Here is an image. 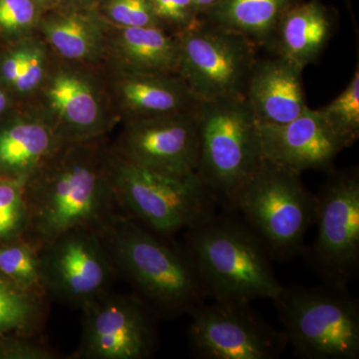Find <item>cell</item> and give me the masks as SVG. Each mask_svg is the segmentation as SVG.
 <instances>
[{
	"instance_id": "obj_1",
	"label": "cell",
	"mask_w": 359,
	"mask_h": 359,
	"mask_svg": "<svg viewBox=\"0 0 359 359\" xmlns=\"http://www.w3.org/2000/svg\"><path fill=\"white\" fill-rule=\"evenodd\" d=\"M103 138L65 143L25 184V238L41 250L65 231L101 230L122 212L109 174Z\"/></svg>"
},
{
	"instance_id": "obj_2",
	"label": "cell",
	"mask_w": 359,
	"mask_h": 359,
	"mask_svg": "<svg viewBox=\"0 0 359 359\" xmlns=\"http://www.w3.org/2000/svg\"><path fill=\"white\" fill-rule=\"evenodd\" d=\"M121 276L159 316L189 314L209 297L185 247L118 212L98 231Z\"/></svg>"
},
{
	"instance_id": "obj_3",
	"label": "cell",
	"mask_w": 359,
	"mask_h": 359,
	"mask_svg": "<svg viewBox=\"0 0 359 359\" xmlns=\"http://www.w3.org/2000/svg\"><path fill=\"white\" fill-rule=\"evenodd\" d=\"M184 247L215 302H273L283 290L273 257L238 212H215L189 229Z\"/></svg>"
},
{
	"instance_id": "obj_4",
	"label": "cell",
	"mask_w": 359,
	"mask_h": 359,
	"mask_svg": "<svg viewBox=\"0 0 359 359\" xmlns=\"http://www.w3.org/2000/svg\"><path fill=\"white\" fill-rule=\"evenodd\" d=\"M197 177L215 204L235 211L241 189L261 166L259 125L245 98L200 101Z\"/></svg>"
},
{
	"instance_id": "obj_5",
	"label": "cell",
	"mask_w": 359,
	"mask_h": 359,
	"mask_svg": "<svg viewBox=\"0 0 359 359\" xmlns=\"http://www.w3.org/2000/svg\"><path fill=\"white\" fill-rule=\"evenodd\" d=\"M273 304L297 358H359V304L348 287H283Z\"/></svg>"
},
{
	"instance_id": "obj_6",
	"label": "cell",
	"mask_w": 359,
	"mask_h": 359,
	"mask_svg": "<svg viewBox=\"0 0 359 359\" xmlns=\"http://www.w3.org/2000/svg\"><path fill=\"white\" fill-rule=\"evenodd\" d=\"M301 175L264 160L241 189L235 211L263 242L273 261L304 255L316 218V196Z\"/></svg>"
},
{
	"instance_id": "obj_7",
	"label": "cell",
	"mask_w": 359,
	"mask_h": 359,
	"mask_svg": "<svg viewBox=\"0 0 359 359\" xmlns=\"http://www.w3.org/2000/svg\"><path fill=\"white\" fill-rule=\"evenodd\" d=\"M109 174L121 211L162 237H174L215 214V202L197 176L174 178L115 155Z\"/></svg>"
},
{
	"instance_id": "obj_8",
	"label": "cell",
	"mask_w": 359,
	"mask_h": 359,
	"mask_svg": "<svg viewBox=\"0 0 359 359\" xmlns=\"http://www.w3.org/2000/svg\"><path fill=\"white\" fill-rule=\"evenodd\" d=\"M176 37L177 75L198 100L245 98L257 60L256 45L204 20Z\"/></svg>"
},
{
	"instance_id": "obj_9",
	"label": "cell",
	"mask_w": 359,
	"mask_h": 359,
	"mask_svg": "<svg viewBox=\"0 0 359 359\" xmlns=\"http://www.w3.org/2000/svg\"><path fill=\"white\" fill-rule=\"evenodd\" d=\"M316 194V238L304 250L323 283L348 287L359 271V171L328 172Z\"/></svg>"
},
{
	"instance_id": "obj_10",
	"label": "cell",
	"mask_w": 359,
	"mask_h": 359,
	"mask_svg": "<svg viewBox=\"0 0 359 359\" xmlns=\"http://www.w3.org/2000/svg\"><path fill=\"white\" fill-rule=\"evenodd\" d=\"M189 346L201 359H278L287 337L252 309L250 302H215L190 311Z\"/></svg>"
},
{
	"instance_id": "obj_11",
	"label": "cell",
	"mask_w": 359,
	"mask_h": 359,
	"mask_svg": "<svg viewBox=\"0 0 359 359\" xmlns=\"http://www.w3.org/2000/svg\"><path fill=\"white\" fill-rule=\"evenodd\" d=\"M81 309V340L71 359H148L154 355L159 316L139 295L108 290Z\"/></svg>"
},
{
	"instance_id": "obj_12",
	"label": "cell",
	"mask_w": 359,
	"mask_h": 359,
	"mask_svg": "<svg viewBox=\"0 0 359 359\" xmlns=\"http://www.w3.org/2000/svg\"><path fill=\"white\" fill-rule=\"evenodd\" d=\"M42 276L48 299L82 309L111 290L117 278L112 259L98 231H65L40 250Z\"/></svg>"
},
{
	"instance_id": "obj_13",
	"label": "cell",
	"mask_w": 359,
	"mask_h": 359,
	"mask_svg": "<svg viewBox=\"0 0 359 359\" xmlns=\"http://www.w3.org/2000/svg\"><path fill=\"white\" fill-rule=\"evenodd\" d=\"M196 109L127 120L110 150L156 173L174 178L197 176L200 141Z\"/></svg>"
},
{
	"instance_id": "obj_14",
	"label": "cell",
	"mask_w": 359,
	"mask_h": 359,
	"mask_svg": "<svg viewBox=\"0 0 359 359\" xmlns=\"http://www.w3.org/2000/svg\"><path fill=\"white\" fill-rule=\"evenodd\" d=\"M50 68L39 90L40 109L50 119L63 143L103 138L114 122L109 99L98 80L84 68Z\"/></svg>"
},
{
	"instance_id": "obj_15",
	"label": "cell",
	"mask_w": 359,
	"mask_h": 359,
	"mask_svg": "<svg viewBox=\"0 0 359 359\" xmlns=\"http://www.w3.org/2000/svg\"><path fill=\"white\" fill-rule=\"evenodd\" d=\"M259 132L264 160L299 174L332 171L334 160L346 149L318 110L309 106L292 121L259 126Z\"/></svg>"
},
{
	"instance_id": "obj_16",
	"label": "cell",
	"mask_w": 359,
	"mask_h": 359,
	"mask_svg": "<svg viewBox=\"0 0 359 359\" xmlns=\"http://www.w3.org/2000/svg\"><path fill=\"white\" fill-rule=\"evenodd\" d=\"M111 91L125 121L194 111L198 100L177 74L113 68Z\"/></svg>"
},
{
	"instance_id": "obj_17",
	"label": "cell",
	"mask_w": 359,
	"mask_h": 359,
	"mask_svg": "<svg viewBox=\"0 0 359 359\" xmlns=\"http://www.w3.org/2000/svg\"><path fill=\"white\" fill-rule=\"evenodd\" d=\"M302 71L299 66L278 55L257 59L245 99L259 126L285 124L308 107Z\"/></svg>"
},
{
	"instance_id": "obj_18",
	"label": "cell",
	"mask_w": 359,
	"mask_h": 359,
	"mask_svg": "<svg viewBox=\"0 0 359 359\" xmlns=\"http://www.w3.org/2000/svg\"><path fill=\"white\" fill-rule=\"evenodd\" d=\"M63 144L40 108L11 116L0 124V175L27 182Z\"/></svg>"
},
{
	"instance_id": "obj_19",
	"label": "cell",
	"mask_w": 359,
	"mask_h": 359,
	"mask_svg": "<svg viewBox=\"0 0 359 359\" xmlns=\"http://www.w3.org/2000/svg\"><path fill=\"white\" fill-rule=\"evenodd\" d=\"M39 29L45 43L65 62L90 65L106 55L109 25L88 9L72 8L41 18Z\"/></svg>"
},
{
	"instance_id": "obj_20",
	"label": "cell",
	"mask_w": 359,
	"mask_h": 359,
	"mask_svg": "<svg viewBox=\"0 0 359 359\" xmlns=\"http://www.w3.org/2000/svg\"><path fill=\"white\" fill-rule=\"evenodd\" d=\"M334 27L332 14L316 0L294 4L283 14L269 48L304 69L320 57Z\"/></svg>"
},
{
	"instance_id": "obj_21",
	"label": "cell",
	"mask_w": 359,
	"mask_h": 359,
	"mask_svg": "<svg viewBox=\"0 0 359 359\" xmlns=\"http://www.w3.org/2000/svg\"><path fill=\"white\" fill-rule=\"evenodd\" d=\"M106 54L112 59L113 68L177 74L178 41L161 26H109Z\"/></svg>"
},
{
	"instance_id": "obj_22",
	"label": "cell",
	"mask_w": 359,
	"mask_h": 359,
	"mask_svg": "<svg viewBox=\"0 0 359 359\" xmlns=\"http://www.w3.org/2000/svg\"><path fill=\"white\" fill-rule=\"evenodd\" d=\"M294 0H221L202 20L269 47L278 23Z\"/></svg>"
},
{
	"instance_id": "obj_23",
	"label": "cell",
	"mask_w": 359,
	"mask_h": 359,
	"mask_svg": "<svg viewBox=\"0 0 359 359\" xmlns=\"http://www.w3.org/2000/svg\"><path fill=\"white\" fill-rule=\"evenodd\" d=\"M46 299L20 289L0 275V335L39 334L46 316Z\"/></svg>"
},
{
	"instance_id": "obj_24",
	"label": "cell",
	"mask_w": 359,
	"mask_h": 359,
	"mask_svg": "<svg viewBox=\"0 0 359 359\" xmlns=\"http://www.w3.org/2000/svg\"><path fill=\"white\" fill-rule=\"evenodd\" d=\"M0 275L25 292L48 299L40 250L27 238L0 244Z\"/></svg>"
},
{
	"instance_id": "obj_25",
	"label": "cell",
	"mask_w": 359,
	"mask_h": 359,
	"mask_svg": "<svg viewBox=\"0 0 359 359\" xmlns=\"http://www.w3.org/2000/svg\"><path fill=\"white\" fill-rule=\"evenodd\" d=\"M330 128L341 139L346 148L359 137V67L353 72L344 91L327 105L318 109Z\"/></svg>"
},
{
	"instance_id": "obj_26",
	"label": "cell",
	"mask_w": 359,
	"mask_h": 359,
	"mask_svg": "<svg viewBox=\"0 0 359 359\" xmlns=\"http://www.w3.org/2000/svg\"><path fill=\"white\" fill-rule=\"evenodd\" d=\"M25 180L0 175V244L25 238L28 208Z\"/></svg>"
},
{
	"instance_id": "obj_27",
	"label": "cell",
	"mask_w": 359,
	"mask_h": 359,
	"mask_svg": "<svg viewBox=\"0 0 359 359\" xmlns=\"http://www.w3.org/2000/svg\"><path fill=\"white\" fill-rule=\"evenodd\" d=\"M25 44L20 75L11 90L20 96L33 95L39 92L51 68L49 47L44 40L32 35L26 37Z\"/></svg>"
},
{
	"instance_id": "obj_28",
	"label": "cell",
	"mask_w": 359,
	"mask_h": 359,
	"mask_svg": "<svg viewBox=\"0 0 359 359\" xmlns=\"http://www.w3.org/2000/svg\"><path fill=\"white\" fill-rule=\"evenodd\" d=\"M42 11L36 0H0V35L14 42L32 36Z\"/></svg>"
},
{
	"instance_id": "obj_29",
	"label": "cell",
	"mask_w": 359,
	"mask_h": 359,
	"mask_svg": "<svg viewBox=\"0 0 359 359\" xmlns=\"http://www.w3.org/2000/svg\"><path fill=\"white\" fill-rule=\"evenodd\" d=\"M103 18L116 27H162L151 0H107Z\"/></svg>"
},
{
	"instance_id": "obj_30",
	"label": "cell",
	"mask_w": 359,
	"mask_h": 359,
	"mask_svg": "<svg viewBox=\"0 0 359 359\" xmlns=\"http://www.w3.org/2000/svg\"><path fill=\"white\" fill-rule=\"evenodd\" d=\"M55 349L39 334H6L0 335V359H57Z\"/></svg>"
},
{
	"instance_id": "obj_31",
	"label": "cell",
	"mask_w": 359,
	"mask_h": 359,
	"mask_svg": "<svg viewBox=\"0 0 359 359\" xmlns=\"http://www.w3.org/2000/svg\"><path fill=\"white\" fill-rule=\"evenodd\" d=\"M160 25L173 34L185 32L197 25L202 18L193 0H151Z\"/></svg>"
},
{
	"instance_id": "obj_32",
	"label": "cell",
	"mask_w": 359,
	"mask_h": 359,
	"mask_svg": "<svg viewBox=\"0 0 359 359\" xmlns=\"http://www.w3.org/2000/svg\"><path fill=\"white\" fill-rule=\"evenodd\" d=\"M11 107V97L9 92L0 85V117Z\"/></svg>"
},
{
	"instance_id": "obj_33",
	"label": "cell",
	"mask_w": 359,
	"mask_h": 359,
	"mask_svg": "<svg viewBox=\"0 0 359 359\" xmlns=\"http://www.w3.org/2000/svg\"><path fill=\"white\" fill-rule=\"evenodd\" d=\"M193 1L197 6L201 14V18H202L208 11H211L212 7L216 6L221 0H193Z\"/></svg>"
},
{
	"instance_id": "obj_34",
	"label": "cell",
	"mask_w": 359,
	"mask_h": 359,
	"mask_svg": "<svg viewBox=\"0 0 359 359\" xmlns=\"http://www.w3.org/2000/svg\"><path fill=\"white\" fill-rule=\"evenodd\" d=\"M36 1L39 2L42 9H45L47 8V7H50L52 4H55L57 0H36Z\"/></svg>"
},
{
	"instance_id": "obj_35",
	"label": "cell",
	"mask_w": 359,
	"mask_h": 359,
	"mask_svg": "<svg viewBox=\"0 0 359 359\" xmlns=\"http://www.w3.org/2000/svg\"><path fill=\"white\" fill-rule=\"evenodd\" d=\"M74 1L80 2V4H83L84 1H88V0H74Z\"/></svg>"
}]
</instances>
